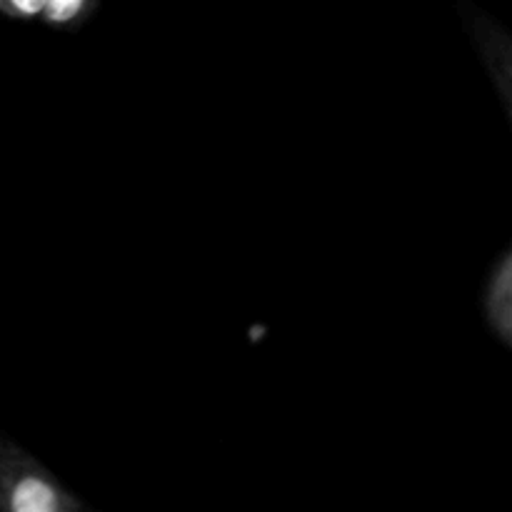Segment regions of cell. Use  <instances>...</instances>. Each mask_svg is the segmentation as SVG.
I'll use <instances>...</instances> for the list:
<instances>
[{
  "instance_id": "3957f363",
  "label": "cell",
  "mask_w": 512,
  "mask_h": 512,
  "mask_svg": "<svg viewBox=\"0 0 512 512\" xmlns=\"http://www.w3.org/2000/svg\"><path fill=\"white\" fill-rule=\"evenodd\" d=\"M100 0H45L40 20L55 30H78L95 18Z\"/></svg>"
},
{
  "instance_id": "7a4b0ae2",
  "label": "cell",
  "mask_w": 512,
  "mask_h": 512,
  "mask_svg": "<svg viewBox=\"0 0 512 512\" xmlns=\"http://www.w3.org/2000/svg\"><path fill=\"white\" fill-rule=\"evenodd\" d=\"M480 305L490 335L505 348H512V248L503 250L490 265Z\"/></svg>"
},
{
  "instance_id": "277c9868",
  "label": "cell",
  "mask_w": 512,
  "mask_h": 512,
  "mask_svg": "<svg viewBox=\"0 0 512 512\" xmlns=\"http://www.w3.org/2000/svg\"><path fill=\"white\" fill-rule=\"evenodd\" d=\"M45 0H0V15L18 23H33L40 20Z\"/></svg>"
},
{
  "instance_id": "6da1fadb",
  "label": "cell",
  "mask_w": 512,
  "mask_h": 512,
  "mask_svg": "<svg viewBox=\"0 0 512 512\" xmlns=\"http://www.w3.org/2000/svg\"><path fill=\"white\" fill-rule=\"evenodd\" d=\"M48 465L0 435V512H88Z\"/></svg>"
}]
</instances>
